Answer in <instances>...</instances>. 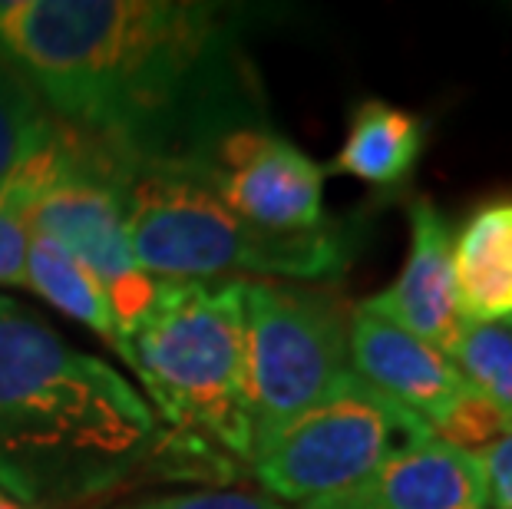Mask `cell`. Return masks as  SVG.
Returning a JSON list of instances; mask_svg holds the SVG:
<instances>
[{"label":"cell","instance_id":"obj_18","mask_svg":"<svg viewBox=\"0 0 512 509\" xmlns=\"http://www.w3.org/2000/svg\"><path fill=\"white\" fill-rule=\"evenodd\" d=\"M116 509H285L268 493L255 490H189V493H162L149 500L126 503Z\"/></svg>","mask_w":512,"mask_h":509},{"label":"cell","instance_id":"obj_11","mask_svg":"<svg viewBox=\"0 0 512 509\" xmlns=\"http://www.w3.org/2000/svg\"><path fill=\"white\" fill-rule=\"evenodd\" d=\"M347 361L361 381L377 387L380 394L394 397L397 404L413 410L430 427L470 387L440 348L413 338L410 331L364 308H354L351 314Z\"/></svg>","mask_w":512,"mask_h":509},{"label":"cell","instance_id":"obj_8","mask_svg":"<svg viewBox=\"0 0 512 509\" xmlns=\"http://www.w3.org/2000/svg\"><path fill=\"white\" fill-rule=\"evenodd\" d=\"M324 176L328 172L291 139L258 126L222 139L202 182L255 229L314 232L331 222Z\"/></svg>","mask_w":512,"mask_h":509},{"label":"cell","instance_id":"obj_9","mask_svg":"<svg viewBox=\"0 0 512 509\" xmlns=\"http://www.w3.org/2000/svg\"><path fill=\"white\" fill-rule=\"evenodd\" d=\"M301 509H489V483L476 453L427 433L390 453L364 483Z\"/></svg>","mask_w":512,"mask_h":509},{"label":"cell","instance_id":"obj_17","mask_svg":"<svg viewBox=\"0 0 512 509\" xmlns=\"http://www.w3.org/2000/svg\"><path fill=\"white\" fill-rule=\"evenodd\" d=\"M430 430L437 433L440 440L453 443V447H460L466 453H476V450L489 447L493 440H499L503 433H509L512 424L499 414L493 404H489V400L479 397L473 387H466V391L453 400L450 410H446Z\"/></svg>","mask_w":512,"mask_h":509},{"label":"cell","instance_id":"obj_4","mask_svg":"<svg viewBox=\"0 0 512 509\" xmlns=\"http://www.w3.org/2000/svg\"><path fill=\"white\" fill-rule=\"evenodd\" d=\"M136 377L159 414L252 463L255 420L245 367V278L159 281L152 308L129 334Z\"/></svg>","mask_w":512,"mask_h":509},{"label":"cell","instance_id":"obj_3","mask_svg":"<svg viewBox=\"0 0 512 509\" xmlns=\"http://www.w3.org/2000/svg\"><path fill=\"white\" fill-rule=\"evenodd\" d=\"M123 215L136 265L162 281H238V275L337 281L357 255L354 222L265 232L238 219L205 182L179 172H136Z\"/></svg>","mask_w":512,"mask_h":509},{"label":"cell","instance_id":"obj_14","mask_svg":"<svg viewBox=\"0 0 512 509\" xmlns=\"http://www.w3.org/2000/svg\"><path fill=\"white\" fill-rule=\"evenodd\" d=\"M27 288H34L40 298H47L67 318L86 324L96 338L106 341V348H113L129 367H136L133 348L119 334L106 291L96 285V278L76 258H70L60 245H53L50 238L37 232H30L27 248Z\"/></svg>","mask_w":512,"mask_h":509},{"label":"cell","instance_id":"obj_20","mask_svg":"<svg viewBox=\"0 0 512 509\" xmlns=\"http://www.w3.org/2000/svg\"><path fill=\"white\" fill-rule=\"evenodd\" d=\"M27 248V225L0 209V285H27Z\"/></svg>","mask_w":512,"mask_h":509},{"label":"cell","instance_id":"obj_1","mask_svg":"<svg viewBox=\"0 0 512 509\" xmlns=\"http://www.w3.org/2000/svg\"><path fill=\"white\" fill-rule=\"evenodd\" d=\"M238 7L0 0V50L43 106L133 172L205 179L222 139L271 126Z\"/></svg>","mask_w":512,"mask_h":509},{"label":"cell","instance_id":"obj_21","mask_svg":"<svg viewBox=\"0 0 512 509\" xmlns=\"http://www.w3.org/2000/svg\"><path fill=\"white\" fill-rule=\"evenodd\" d=\"M0 509H30V506H27V503H20L17 496H10V493L0 490Z\"/></svg>","mask_w":512,"mask_h":509},{"label":"cell","instance_id":"obj_22","mask_svg":"<svg viewBox=\"0 0 512 509\" xmlns=\"http://www.w3.org/2000/svg\"><path fill=\"white\" fill-rule=\"evenodd\" d=\"M506 14L512 17V0H509V4H506Z\"/></svg>","mask_w":512,"mask_h":509},{"label":"cell","instance_id":"obj_19","mask_svg":"<svg viewBox=\"0 0 512 509\" xmlns=\"http://www.w3.org/2000/svg\"><path fill=\"white\" fill-rule=\"evenodd\" d=\"M489 483V506L512 509V430L476 453Z\"/></svg>","mask_w":512,"mask_h":509},{"label":"cell","instance_id":"obj_5","mask_svg":"<svg viewBox=\"0 0 512 509\" xmlns=\"http://www.w3.org/2000/svg\"><path fill=\"white\" fill-rule=\"evenodd\" d=\"M129 172L57 119L53 133L30 153L0 189V209L60 245L106 291L119 334L129 341L156 298V285L136 265L126 238L123 199Z\"/></svg>","mask_w":512,"mask_h":509},{"label":"cell","instance_id":"obj_12","mask_svg":"<svg viewBox=\"0 0 512 509\" xmlns=\"http://www.w3.org/2000/svg\"><path fill=\"white\" fill-rule=\"evenodd\" d=\"M453 281L463 321H512V196L476 205L453 235Z\"/></svg>","mask_w":512,"mask_h":509},{"label":"cell","instance_id":"obj_2","mask_svg":"<svg viewBox=\"0 0 512 509\" xmlns=\"http://www.w3.org/2000/svg\"><path fill=\"white\" fill-rule=\"evenodd\" d=\"M149 400L37 314L0 298V490L76 500L156 450Z\"/></svg>","mask_w":512,"mask_h":509},{"label":"cell","instance_id":"obj_13","mask_svg":"<svg viewBox=\"0 0 512 509\" xmlns=\"http://www.w3.org/2000/svg\"><path fill=\"white\" fill-rule=\"evenodd\" d=\"M427 139L430 123L423 116L384 100H364L354 106L331 169L361 179L367 186L397 189L420 166Z\"/></svg>","mask_w":512,"mask_h":509},{"label":"cell","instance_id":"obj_16","mask_svg":"<svg viewBox=\"0 0 512 509\" xmlns=\"http://www.w3.org/2000/svg\"><path fill=\"white\" fill-rule=\"evenodd\" d=\"M57 119L14 60L0 50V189L14 169L53 133Z\"/></svg>","mask_w":512,"mask_h":509},{"label":"cell","instance_id":"obj_6","mask_svg":"<svg viewBox=\"0 0 512 509\" xmlns=\"http://www.w3.org/2000/svg\"><path fill=\"white\" fill-rule=\"evenodd\" d=\"M430 424L347 371L318 404L255 447L252 467L271 500L311 503L364 483Z\"/></svg>","mask_w":512,"mask_h":509},{"label":"cell","instance_id":"obj_10","mask_svg":"<svg viewBox=\"0 0 512 509\" xmlns=\"http://www.w3.org/2000/svg\"><path fill=\"white\" fill-rule=\"evenodd\" d=\"M377 318L446 354L463 324L453 281V225L430 199L410 202V252L397 281L361 301Z\"/></svg>","mask_w":512,"mask_h":509},{"label":"cell","instance_id":"obj_7","mask_svg":"<svg viewBox=\"0 0 512 509\" xmlns=\"http://www.w3.org/2000/svg\"><path fill=\"white\" fill-rule=\"evenodd\" d=\"M347 331L351 318L334 295L245 281V367L255 447L328 397L351 371Z\"/></svg>","mask_w":512,"mask_h":509},{"label":"cell","instance_id":"obj_15","mask_svg":"<svg viewBox=\"0 0 512 509\" xmlns=\"http://www.w3.org/2000/svg\"><path fill=\"white\" fill-rule=\"evenodd\" d=\"M446 357L463 381L512 424V321H463Z\"/></svg>","mask_w":512,"mask_h":509}]
</instances>
